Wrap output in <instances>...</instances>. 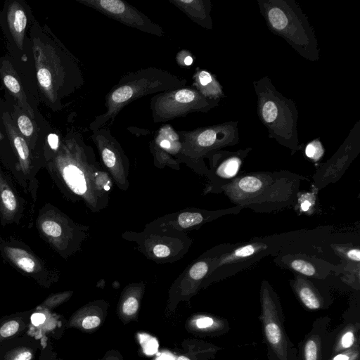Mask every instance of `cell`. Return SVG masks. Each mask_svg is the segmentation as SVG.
<instances>
[{
  "mask_svg": "<svg viewBox=\"0 0 360 360\" xmlns=\"http://www.w3.org/2000/svg\"><path fill=\"white\" fill-rule=\"evenodd\" d=\"M305 155L314 162L320 160L323 154L324 148L319 139H316L307 144L304 148Z\"/></svg>",
  "mask_w": 360,
  "mask_h": 360,
  "instance_id": "obj_28",
  "label": "cell"
},
{
  "mask_svg": "<svg viewBox=\"0 0 360 360\" xmlns=\"http://www.w3.org/2000/svg\"><path fill=\"white\" fill-rule=\"evenodd\" d=\"M252 148L236 151L216 150L212 155V174L214 188L221 192L224 186L232 181L243 167V162Z\"/></svg>",
  "mask_w": 360,
  "mask_h": 360,
  "instance_id": "obj_14",
  "label": "cell"
},
{
  "mask_svg": "<svg viewBox=\"0 0 360 360\" xmlns=\"http://www.w3.org/2000/svg\"><path fill=\"white\" fill-rule=\"evenodd\" d=\"M332 249L337 252L339 257H342L343 259L347 262H360V250L359 248L353 246H343L340 245L331 244Z\"/></svg>",
  "mask_w": 360,
  "mask_h": 360,
  "instance_id": "obj_27",
  "label": "cell"
},
{
  "mask_svg": "<svg viewBox=\"0 0 360 360\" xmlns=\"http://www.w3.org/2000/svg\"><path fill=\"white\" fill-rule=\"evenodd\" d=\"M294 276V278L290 280V285L307 309L316 311L326 309L331 304V298L326 292L321 291L312 278L295 273Z\"/></svg>",
  "mask_w": 360,
  "mask_h": 360,
  "instance_id": "obj_15",
  "label": "cell"
},
{
  "mask_svg": "<svg viewBox=\"0 0 360 360\" xmlns=\"http://www.w3.org/2000/svg\"><path fill=\"white\" fill-rule=\"evenodd\" d=\"M259 294L260 318L269 360H297V349L285 330L279 298L267 281H262Z\"/></svg>",
  "mask_w": 360,
  "mask_h": 360,
  "instance_id": "obj_7",
  "label": "cell"
},
{
  "mask_svg": "<svg viewBox=\"0 0 360 360\" xmlns=\"http://www.w3.org/2000/svg\"><path fill=\"white\" fill-rule=\"evenodd\" d=\"M220 100L202 96L194 87L185 86L155 94L150 102L155 123L184 117L191 112H207L219 105Z\"/></svg>",
  "mask_w": 360,
  "mask_h": 360,
  "instance_id": "obj_8",
  "label": "cell"
},
{
  "mask_svg": "<svg viewBox=\"0 0 360 360\" xmlns=\"http://www.w3.org/2000/svg\"><path fill=\"white\" fill-rule=\"evenodd\" d=\"M315 195L313 193H303L298 195L297 200L296 203L299 204L300 210L302 212H309L314 207L315 204Z\"/></svg>",
  "mask_w": 360,
  "mask_h": 360,
  "instance_id": "obj_32",
  "label": "cell"
},
{
  "mask_svg": "<svg viewBox=\"0 0 360 360\" xmlns=\"http://www.w3.org/2000/svg\"><path fill=\"white\" fill-rule=\"evenodd\" d=\"M12 119L19 131L27 143H33L38 137L36 120L32 119L18 105H13Z\"/></svg>",
  "mask_w": 360,
  "mask_h": 360,
  "instance_id": "obj_23",
  "label": "cell"
},
{
  "mask_svg": "<svg viewBox=\"0 0 360 360\" xmlns=\"http://www.w3.org/2000/svg\"><path fill=\"white\" fill-rule=\"evenodd\" d=\"M252 84L257 98V115L269 136L290 149L292 155L301 150L298 110L295 102L279 92L267 76L254 81Z\"/></svg>",
  "mask_w": 360,
  "mask_h": 360,
  "instance_id": "obj_5",
  "label": "cell"
},
{
  "mask_svg": "<svg viewBox=\"0 0 360 360\" xmlns=\"http://www.w3.org/2000/svg\"><path fill=\"white\" fill-rule=\"evenodd\" d=\"M32 50L39 91L53 110L63 108L62 100L84 84L77 59L58 40L44 37L32 29Z\"/></svg>",
  "mask_w": 360,
  "mask_h": 360,
  "instance_id": "obj_2",
  "label": "cell"
},
{
  "mask_svg": "<svg viewBox=\"0 0 360 360\" xmlns=\"http://www.w3.org/2000/svg\"><path fill=\"white\" fill-rule=\"evenodd\" d=\"M359 347H356L349 350L331 356L328 360H359Z\"/></svg>",
  "mask_w": 360,
  "mask_h": 360,
  "instance_id": "obj_36",
  "label": "cell"
},
{
  "mask_svg": "<svg viewBox=\"0 0 360 360\" xmlns=\"http://www.w3.org/2000/svg\"><path fill=\"white\" fill-rule=\"evenodd\" d=\"M155 143L162 149L169 152L178 151L181 148L180 137L172 126L166 124L160 128Z\"/></svg>",
  "mask_w": 360,
  "mask_h": 360,
  "instance_id": "obj_25",
  "label": "cell"
},
{
  "mask_svg": "<svg viewBox=\"0 0 360 360\" xmlns=\"http://www.w3.org/2000/svg\"><path fill=\"white\" fill-rule=\"evenodd\" d=\"M0 77L17 105L32 119L36 120L34 111L28 102L20 78L11 62L4 57L0 59Z\"/></svg>",
  "mask_w": 360,
  "mask_h": 360,
  "instance_id": "obj_17",
  "label": "cell"
},
{
  "mask_svg": "<svg viewBox=\"0 0 360 360\" xmlns=\"http://www.w3.org/2000/svg\"><path fill=\"white\" fill-rule=\"evenodd\" d=\"M153 253L158 257H165L169 255L170 250L167 246L158 244L153 248Z\"/></svg>",
  "mask_w": 360,
  "mask_h": 360,
  "instance_id": "obj_40",
  "label": "cell"
},
{
  "mask_svg": "<svg viewBox=\"0 0 360 360\" xmlns=\"http://www.w3.org/2000/svg\"><path fill=\"white\" fill-rule=\"evenodd\" d=\"M306 231L274 234L248 242L224 245L214 270L216 278L224 279L246 269L268 256H276L298 243Z\"/></svg>",
  "mask_w": 360,
  "mask_h": 360,
  "instance_id": "obj_6",
  "label": "cell"
},
{
  "mask_svg": "<svg viewBox=\"0 0 360 360\" xmlns=\"http://www.w3.org/2000/svg\"><path fill=\"white\" fill-rule=\"evenodd\" d=\"M304 180L308 179L285 170L249 172L238 175L221 192L243 209L269 213L295 205Z\"/></svg>",
  "mask_w": 360,
  "mask_h": 360,
  "instance_id": "obj_1",
  "label": "cell"
},
{
  "mask_svg": "<svg viewBox=\"0 0 360 360\" xmlns=\"http://www.w3.org/2000/svg\"><path fill=\"white\" fill-rule=\"evenodd\" d=\"M1 197L4 207L8 211H14L16 209V199L14 194L10 189L5 188L1 192Z\"/></svg>",
  "mask_w": 360,
  "mask_h": 360,
  "instance_id": "obj_35",
  "label": "cell"
},
{
  "mask_svg": "<svg viewBox=\"0 0 360 360\" xmlns=\"http://www.w3.org/2000/svg\"><path fill=\"white\" fill-rule=\"evenodd\" d=\"M67 295L65 294L53 295L47 297L40 305L37 308L41 309L51 310L60 303H62Z\"/></svg>",
  "mask_w": 360,
  "mask_h": 360,
  "instance_id": "obj_33",
  "label": "cell"
},
{
  "mask_svg": "<svg viewBox=\"0 0 360 360\" xmlns=\"http://www.w3.org/2000/svg\"><path fill=\"white\" fill-rule=\"evenodd\" d=\"M6 20L13 42L20 51H23L27 15L21 2L13 0L8 4Z\"/></svg>",
  "mask_w": 360,
  "mask_h": 360,
  "instance_id": "obj_18",
  "label": "cell"
},
{
  "mask_svg": "<svg viewBox=\"0 0 360 360\" xmlns=\"http://www.w3.org/2000/svg\"><path fill=\"white\" fill-rule=\"evenodd\" d=\"M63 176L70 188L76 194L86 191V185L82 171L73 164H68L63 169Z\"/></svg>",
  "mask_w": 360,
  "mask_h": 360,
  "instance_id": "obj_24",
  "label": "cell"
},
{
  "mask_svg": "<svg viewBox=\"0 0 360 360\" xmlns=\"http://www.w3.org/2000/svg\"><path fill=\"white\" fill-rule=\"evenodd\" d=\"M141 345L143 351L147 355H153L157 352L158 349V342L157 340L146 333L139 335Z\"/></svg>",
  "mask_w": 360,
  "mask_h": 360,
  "instance_id": "obj_30",
  "label": "cell"
},
{
  "mask_svg": "<svg viewBox=\"0 0 360 360\" xmlns=\"http://www.w3.org/2000/svg\"><path fill=\"white\" fill-rule=\"evenodd\" d=\"M77 1L128 27L159 37L164 35L162 27L126 1L122 0H77Z\"/></svg>",
  "mask_w": 360,
  "mask_h": 360,
  "instance_id": "obj_10",
  "label": "cell"
},
{
  "mask_svg": "<svg viewBox=\"0 0 360 360\" xmlns=\"http://www.w3.org/2000/svg\"><path fill=\"white\" fill-rule=\"evenodd\" d=\"M100 323V319L96 316H86L82 321V326L85 329H91L98 326Z\"/></svg>",
  "mask_w": 360,
  "mask_h": 360,
  "instance_id": "obj_39",
  "label": "cell"
},
{
  "mask_svg": "<svg viewBox=\"0 0 360 360\" xmlns=\"http://www.w3.org/2000/svg\"><path fill=\"white\" fill-rule=\"evenodd\" d=\"M185 78L155 67L142 68L122 76L105 97L106 111L90 123L94 131L112 124L119 112L129 103L153 94L185 87Z\"/></svg>",
  "mask_w": 360,
  "mask_h": 360,
  "instance_id": "obj_3",
  "label": "cell"
},
{
  "mask_svg": "<svg viewBox=\"0 0 360 360\" xmlns=\"http://www.w3.org/2000/svg\"><path fill=\"white\" fill-rule=\"evenodd\" d=\"M359 152L360 127L358 122L335 153L314 174L313 178L315 189L319 191L330 183L336 182Z\"/></svg>",
  "mask_w": 360,
  "mask_h": 360,
  "instance_id": "obj_11",
  "label": "cell"
},
{
  "mask_svg": "<svg viewBox=\"0 0 360 360\" xmlns=\"http://www.w3.org/2000/svg\"><path fill=\"white\" fill-rule=\"evenodd\" d=\"M274 262L281 268L316 280L326 279L332 274L344 269L341 263L335 264L304 251H283L275 256Z\"/></svg>",
  "mask_w": 360,
  "mask_h": 360,
  "instance_id": "obj_12",
  "label": "cell"
},
{
  "mask_svg": "<svg viewBox=\"0 0 360 360\" xmlns=\"http://www.w3.org/2000/svg\"><path fill=\"white\" fill-rule=\"evenodd\" d=\"M31 314L32 311L16 312L0 319V346L25 333L30 323Z\"/></svg>",
  "mask_w": 360,
  "mask_h": 360,
  "instance_id": "obj_20",
  "label": "cell"
},
{
  "mask_svg": "<svg viewBox=\"0 0 360 360\" xmlns=\"http://www.w3.org/2000/svg\"><path fill=\"white\" fill-rule=\"evenodd\" d=\"M203 215L200 212H184L178 219L179 224L182 228H188L198 225L204 221Z\"/></svg>",
  "mask_w": 360,
  "mask_h": 360,
  "instance_id": "obj_29",
  "label": "cell"
},
{
  "mask_svg": "<svg viewBox=\"0 0 360 360\" xmlns=\"http://www.w3.org/2000/svg\"><path fill=\"white\" fill-rule=\"evenodd\" d=\"M138 307L139 303L137 300L134 297H130L124 302L122 310L127 315H133L136 312Z\"/></svg>",
  "mask_w": 360,
  "mask_h": 360,
  "instance_id": "obj_38",
  "label": "cell"
},
{
  "mask_svg": "<svg viewBox=\"0 0 360 360\" xmlns=\"http://www.w3.org/2000/svg\"><path fill=\"white\" fill-rule=\"evenodd\" d=\"M238 122L231 121L190 131H177L181 148L198 155L212 153L239 141Z\"/></svg>",
  "mask_w": 360,
  "mask_h": 360,
  "instance_id": "obj_9",
  "label": "cell"
},
{
  "mask_svg": "<svg viewBox=\"0 0 360 360\" xmlns=\"http://www.w3.org/2000/svg\"><path fill=\"white\" fill-rule=\"evenodd\" d=\"M193 86L207 98L220 100L225 96L222 87L215 76L199 68H196L193 75Z\"/></svg>",
  "mask_w": 360,
  "mask_h": 360,
  "instance_id": "obj_22",
  "label": "cell"
},
{
  "mask_svg": "<svg viewBox=\"0 0 360 360\" xmlns=\"http://www.w3.org/2000/svg\"><path fill=\"white\" fill-rule=\"evenodd\" d=\"M177 360H190V359L184 356H180L178 357Z\"/></svg>",
  "mask_w": 360,
  "mask_h": 360,
  "instance_id": "obj_43",
  "label": "cell"
},
{
  "mask_svg": "<svg viewBox=\"0 0 360 360\" xmlns=\"http://www.w3.org/2000/svg\"><path fill=\"white\" fill-rule=\"evenodd\" d=\"M8 255L15 263L27 273H32L35 270V262L25 251L18 248H8L6 249Z\"/></svg>",
  "mask_w": 360,
  "mask_h": 360,
  "instance_id": "obj_26",
  "label": "cell"
},
{
  "mask_svg": "<svg viewBox=\"0 0 360 360\" xmlns=\"http://www.w3.org/2000/svg\"><path fill=\"white\" fill-rule=\"evenodd\" d=\"M359 323L349 322L333 332V340L330 357L334 354L359 347L358 337Z\"/></svg>",
  "mask_w": 360,
  "mask_h": 360,
  "instance_id": "obj_21",
  "label": "cell"
},
{
  "mask_svg": "<svg viewBox=\"0 0 360 360\" xmlns=\"http://www.w3.org/2000/svg\"><path fill=\"white\" fill-rule=\"evenodd\" d=\"M330 322L328 316L320 317L314 321L297 349V360H328L330 358L333 340V332L328 331Z\"/></svg>",
  "mask_w": 360,
  "mask_h": 360,
  "instance_id": "obj_13",
  "label": "cell"
},
{
  "mask_svg": "<svg viewBox=\"0 0 360 360\" xmlns=\"http://www.w3.org/2000/svg\"><path fill=\"white\" fill-rule=\"evenodd\" d=\"M269 30L283 39L300 56L311 62L320 59L314 29L295 0H257Z\"/></svg>",
  "mask_w": 360,
  "mask_h": 360,
  "instance_id": "obj_4",
  "label": "cell"
},
{
  "mask_svg": "<svg viewBox=\"0 0 360 360\" xmlns=\"http://www.w3.org/2000/svg\"><path fill=\"white\" fill-rule=\"evenodd\" d=\"M158 360H174V358L169 355H163L162 356L160 357Z\"/></svg>",
  "mask_w": 360,
  "mask_h": 360,
  "instance_id": "obj_42",
  "label": "cell"
},
{
  "mask_svg": "<svg viewBox=\"0 0 360 360\" xmlns=\"http://www.w3.org/2000/svg\"><path fill=\"white\" fill-rule=\"evenodd\" d=\"M176 63L181 67H188L193 64V57L190 51L181 50L176 57Z\"/></svg>",
  "mask_w": 360,
  "mask_h": 360,
  "instance_id": "obj_37",
  "label": "cell"
},
{
  "mask_svg": "<svg viewBox=\"0 0 360 360\" xmlns=\"http://www.w3.org/2000/svg\"><path fill=\"white\" fill-rule=\"evenodd\" d=\"M214 323L212 318L209 316L201 317L196 320V326L199 328H207L212 327Z\"/></svg>",
  "mask_w": 360,
  "mask_h": 360,
  "instance_id": "obj_41",
  "label": "cell"
},
{
  "mask_svg": "<svg viewBox=\"0 0 360 360\" xmlns=\"http://www.w3.org/2000/svg\"><path fill=\"white\" fill-rule=\"evenodd\" d=\"M194 22L207 30L213 28L210 0H169Z\"/></svg>",
  "mask_w": 360,
  "mask_h": 360,
  "instance_id": "obj_19",
  "label": "cell"
},
{
  "mask_svg": "<svg viewBox=\"0 0 360 360\" xmlns=\"http://www.w3.org/2000/svg\"><path fill=\"white\" fill-rule=\"evenodd\" d=\"M41 347L40 340L24 334L0 346V360H34Z\"/></svg>",
  "mask_w": 360,
  "mask_h": 360,
  "instance_id": "obj_16",
  "label": "cell"
},
{
  "mask_svg": "<svg viewBox=\"0 0 360 360\" xmlns=\"http://www.w3.org/2000/svg\"><path fill=\"white\" fill-rule=\"evenodd\" d=\"M208 261H200L194 264L189 270V276L193 280L202 279L208 273L210 264Z\"/></svg>",
  "mask_w": 360,
  "mask_h": 360,
  "instance_id": "obj_31",
  "label": "cell"
},
{
  "mask_svg": "<svg viewBox=\"0 0 360 360\" xmlns=\"http://www.w3.org/2000/svg\"><path fill=\"white\" fill-rule=\"evenodd\" d=\"M41 229L44 233L51 237H58L61 235L60 226L54 221L46 220L41 224Z\"/></svg>",
  "mask_w": 360,
  "mask_h": 360,
  "instance_id": "obj_34",
  "label": "cell"
},
{
  "mask_svg": "<svg viewBox=\"0 0 360 360\" xmlns=\"http://www.w3.org/2000/svg\"><path fill=\"white\" fill-rule=\"evenodd\" d=\"M254 360H255V359H254Z\"/></svg>",
  "mask_w": 360,
  "mask_h": 360,
  "instance_id": "obj_44",
  "label": "cell"
}]
</instances>
